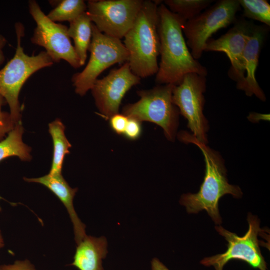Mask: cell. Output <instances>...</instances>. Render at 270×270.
Instances as JSON below:
<instances>
[{
	"instance_id": "6da1fadb",
	"label": "cell",
	"mask_w": 270,
	"mask_h": 270,
	"mask_svg": "<svg viewBox=\"0 0 270 270\" xmlns=\"http://www.w3.org/2000/svg\"><path fill=\"white\" fill-rule=\"evenodd\" d=\"M160 62L156 76L158 84L176 85L186 74L206 76L208 70L194 58L183 35L186 22L162 4L158 6Z\"/></svg>"
},
{
	"instance_id": "7a4b0ae2",
	"label": "cell",
	"mask_w": 270,
	"mask_h": 270,
	"mask_svg": "<svg viewBox=\"0 0 270 270\" xmlns=\"http://www.w3.org/2000/svg\"><path fill=\"white\" fill-rule=\"evenodd\" d=\"M178 139L186 144H192L201 150L205 162V174L200 190L196 194H182L180 203L184 206L188 213H198L204 210L214 222L222 223L218 210V201L225 194L240 198L242 195L240 188L228 183L224 158L219 152L198 141L192 134L182 131Z\"/></svg>"
},
{
	"instance_id": "3957f363",
	"label": "cell",
	"mask_w": 270,
	"mask_h": 270,
	"mask_svg": "<svg viewBox=\"0 0 270 270\" xmlns=\"http://www.w3.org/2000/svg\"><path fill=\"white\" fill-rule=\"evenodd\" d=\"M160 2L143 0L132 26L124 37L130 70L140 78L154 75L158 71L160 50L158 6Z\"/></svg>"
},
{
	"instance_id": "277c9868",
	"label": "cell",
	"mask_w": 270,
	"mask_h": 270,
	"mask_svg": "<svg viewBox=\"0 0 270 270\" xmlns=\"http://www.w3.org/2000/svg\"><path fill=\"white\" fill-rule=\"evenodd\" d=\"M17 45L13 58L0 70V95L8 104L10 115L15 124L21 122L22 108L18 100L20 90L26 80L38 70L54 64L45 51L28 56L21 46L24 28L20 22L15 24Z\"/></svg>"
},
{
	"instance_id": "5b68a950",
	"label": "cell",
	"mask_w": 270,
	"mask_h": 270,
	"mask_svg": "<svg viewBox=\"0 0 270 270\" xmlns=\"http://www.w3.org/2000/svg\"><path fill=\"white\" fill-rule=\"evenodd\" d=\"M174 84H160L148 90L137 92L140 99L122 108V114L140 122L154 123L164 130L166 138L174 141L180 112L172 100Z\"/></svg>"
},
{
	"instance_id": "8992f818",
	"label": "cell",
	"mask_w": 270,
	"mask_h": 270,
	"mask_svg": "<svg viewBox=\"0 0 270 270\" xmlns=\"http://www.w3.org/2000/svg\"><path fill=\"white\" fill-rule=\"evenodd\" d=\"M88 51L90 57L86 66L72 78L75 92L80 96L92 89L105 70L116 64L124 63L128 58V52L120 40L101 32L93 23Z\"/></svg>"
},
{
	"instance_id": "52a82bcc",
	"label": "cell",
	"mask_w": 270,
	"mask_h": 270,
	"mask_svg": "<svg viewBox=\"0 0 270 270\" xmlns=\"http://www.w3.org/2000/svg\"><path fill=\"white\" fill-rule=\"evenodd\" d=\"M240 8L238 0H218L185 22L182 32L194 59L202 57L207 41L214 33L234 22Z\"/></svg>"
},
{
	"instance_id": "ba28073f",
	"label": "cell",
	"mask_w": 270,
	"mask_h": 270,
	"mask_svg": "<svg viewBox=\"0 0 270 270\" xmlns=\"http://www.w3.org/2000/svg\"><path fill=\"white\" fill-rule=\"evenodd\" d=\"M248 230L244 235L238 236L222 226H216V230L228 242L226 250L220 254L206 257L201 260V264L213 266L215 270H222L224 265L232 260L244 261L254 268L267 270L266 263L262 256L258 236L262 230L260 220L249 214L248 216Z\"/></svg>"
},
{
	"instance_id": "9c48e42d",
	"label": "cell",
	"mask_w": 270,
	"mask_h": 270,
	"mask_svg": "<svg viewBox=\"0 0 270 270\" xmlns=\"http://www.w3.org/2000/svg\"><path fill=\"white\" fill-rule=\"evenodd\" d=\"M206 76L196 73L185 75L180 82L174 85L173 103L188 121V128L198 141L207 144L208 122L203 110L205 103Z\"/></svg>"
},
{
	"instance_id": "30bf717a",
	"label": "cell",
	"mask_w": 270,
	"mask_h": 270,
	"mask_svg": "<svg viewBox=\"0 0 270 270\" xmlns=\"http://www.w3.org/2000/svg\"><path fill=\"white\" fill-rule=\"evenodd\" d=\"M28 9L36 24L30 38L31 42L44 48L54 62H58L63 60L74 68L80 67L79 59L68 35V27L51 20L36 0L28 2Z\"/></svg>"
},
{
	"instance_id": "8fae6325",
	"label": "cell",
	"mask_w": 270,
	"mask_h": 270,
	"mask_svg": "<svg viewBox=\"0 0 270 270\" xmlns=\"http://www.w3.org/2000/svg\"><path fill=\"white\" fill-rule=\"evenodd\" d=\"M142 0H90L86 12L98 30L120 40L132 26Z\"/></svg>"
},
{
	"instance_id": "7c38bea8",
	"label": "cell",
	"mask_w": 270,
	"mask_h": 270,
	"mask_svg": "<svg viewBox=\"0 0 270 270\" xmlns=\"http://www.w3.org/2000/svg\"><path fill=\"white\" fill-rule=\"evenodd\" d=\"M140 79L132 72L126 62L96 81L90 90L96 104L104 118L108 119L118 113L124 96L133 86L140 84Z\"/></svg>"
},
{
	"instance_id": "4fadbf2b",
	"label": "cell",
	"mask_w": 270,
	"mask_h": 270,
	"mask_svg": "<svg viewBox=\"0 0 270 270\" xmlns=\"http://www.w3.org/2000/svg\"><path fill=\"white\" fill-rule=\"evenodd\" d=\"M254 26L244 18L236 19L228 31L217 39L210 38L205 46L204 51L226 54L231 63L228 74L236 82V86L240 84L245 76L244 54Z\"/></svg>"
},
{
	"instance_id": "5bb4252c",
	"label": "cell",
	"mask_w": 270,
	"mask_h": 270,
	"mask_svg": "<svg viewBox=\"0 0 270 270\" xmlns=\"http://www.w3.org/2000/svg\"><path fill=\"white\" fill-rule=\"evenodd\" d=\"M267 30L264 26H254L244 54L245 76L242 82L236 86L247 96L254 95L262 102L266 100V97L256 80V72Z\"/></svg>"
},
{
	"instance_id": "9a60e30c",
	"label": "cell",
	"mask_w": 270,
	"mask_h": 270,
	"mask_svg": "<svg viewBox=\"0 0 270 270\" xmlns=\"http://www.w3.org/2000/svg\"><path fill=\"white\" fill-rule=\"evenodd\" d=\"M28 182H37L43 184L51 190L62 202L67 210L74 226V240L78 244L86 236V226L76 214L73 206L74 198L78 188H72L66 181L62 174H50L37 178H24Z\"/></svg>"
},
{
	"instance_id": "2e32d148",
	"label": "cell",
	"mask_w": 270,
	"mask_h": 270,
	"mask_svg": "<svg viewBox=\"0 0 270 270\" xmlns=\"http://www.w3.org/2000/svg\"><path fill=\"white\" fill-rule=\"evenodd\" d=\"M70 264L79 270H104L102 262L108 253L104 236H86L78 244Z\"/></svg>"
},
{
	"instance_id": "e0dca14e",
	"label": "cell",
	"mask_w": 270,
	"mask_h": 270,
	"mask_svg": "<svg viewBox=\"0 0 270 270\" xmlns=\"http://www.w3.org/2000/svg\"><path fill=\"white\" fill-rule=\"evenodd\" d=\"M92 24L86 11L70 22L68 32L74 42V48L80 66L84 64L92 38Z\"/></svg>"
},
{
	"instance_id": "ac0fdd59",
	"label": "cell",
	"mask_w": 270,
	"mask_h": 270,
	"mask_svg": "<svg viewBox=\"0 0 270 270\" xmlns=\"http://www.w3.org/2000/svg\"><path fill=\"white\" fill-rule=\"evenodd\" d=\"M24 128L21 122L16 123L8 136L0 142V162L12 156H16L22 160L29 161L32 157L31 149L22 140ZM4 200L0 196V200ZM2 208L0 206V211Z\"/></svg>"
},
{
	"instance_id": "d6986e66",
	"label": "cell",
	"mask_w": 270,
	"mask_h": 270,
	"mask_svg": "<svg viewBox=\"0 0 270 270\" xmlns=\"http://www.w3.org/2000/svg\"><path fill=\"white\" fill-rule=\"evenodd\" d=\"M48 131L53 141V156L50 174H62L65 156L70 153L72 146L64 134L65 127L59 119H56L48 124Z\"/></svg>"
},
{
	"instance_id": "ffe728a7",
	"label": "cell",
	"mask_w": 270,
	"mask_h": 270,
	"mask_svg": "<svg viewBox=\"0 0 270 270\" xmlns=\"http://www.w3.org/2000/svg\"><path fill=\"white\" fill-rule=\"evenodd\" d=\"M213 2L212 0H166L164 3L170 12L186 22L200 14Z\"/></svg>"
},
{
	"instance_id": "44dd1931",
	"label": "cell",
	"mask_w": 270,
	"mask_h": 270,
	"mask_svg": "<svg viewBox=\"0 0 270 270\" xmlns=\"http://www.w3.org/2000/svg\"><path fill=\"white\" fill-rule=\"evenodd\" d=\"M87 10L86 4L82 0H63L46 16L54 22H70Z\"/></svg>"
},
{
	"instance_id": "7402d4cb",
	"label": "cell",
	"mask_w": 270,
	"mask_h": 270,
	"mask_svg": "<svg viewBox=\"0 0 270 270\" xmlns=\"http://www.w3.org/2000/svg\"><path fill=\"white\" fill-rule=\"evenodd\" d=\"M244 17L270 26V5L266 0H238Z\"/></svg>"
},
{
	"instance_id": "603a6c76",
	"label": "cell",
	"mask_w": 270,
	"mask_h": 270,
	"mask_svg": "<svg viewBox=\"0 0 270 270\" xmlns=\"http://www.w3.org/2000/svg\"><path fill=\"white\" fill-rule=\"evenodd\" d=\"M6 100L0 95V142L2 140L6 134H8L14 127L10 113L2 110V106Z\"/></svg>"
},
{
	"instance_id": "cb8c5ba5",
	"label": "cell",
	"mask_w": 270,
	"mask_h": 270,
	"mask_svg": "<svg viewBox=\"0 0 270 270\" xmlns=\"http://www.w3.org/2000/svg\"><path fill=\"white\" fill-rule=\"evenodd\" d=\"M128 118L124 114H116L110 118L111 128L118 134H124Z\"/></svg>"
},
{
	"instance_id": "d4e9b609",
	"label": "cell",
	"mask_w": 270,
	"mask_h": 270,
	"mask_svg": "<svg viewBox=\"0 0 270 270\" xmlns=\"http://www.w3.org/2000/svg\"><path fill=\"white\" fill-rule=\"evenodd\" d=\"M141 132L140 122L135 119L128 118L124 135L128 139L135 140L140 137Z\"/></svg>"
},
{
	"instance_id": "484cf974",
	"label": "cell",
	"mask_w": 270,
	"mask_h": 270,
	"mask_svg": "<svg viewBox=\"0 0 270 270\" xmlns=\"http://www.w3.org/2000/svg\"><path fill=\"white\" fill-rule=\"evenodd\" d=\"M0 270H36L31 262L26 259L16 260L12 264L0 265Z\"/></svg>"
},
{
	"instance_id": "4316f807",
	"label": "cell",
	"mask_w": 270,
	"mask_h": 270,
	"mask_svg": "<svg viewBox=\"0 0 270 270\" xmlns=\"http://www.w3.org/2000/svg\"><path fill=\"white\" fill-rule=\"evenodd\" d=\"M7 43L6 38L0 34V66L4 63L5 60V56L3 52V49Z\"/></svg>"
},
{
	"instance_id": "83f0119b",
	"label": "cell",
	"mask_w": 270,
	"mask_h": 270,
	"mask_svg": "<svg viewBox=\"0 0 270 270\" xmlns=\"http://www.w3.org/2000/svg\"><path fill=\"white\" fill-rule=\"evenodd\" d=\"M152 270H169L158 258H154L151 262Z\"/></svg>"
},
{
	"instance_id": "f1b7e54d",
	"label": "cell",
	"mask_w": 270,
	"mask_h": 270,
	"mask_svg": "<svg viewBox=\"0 0 270 270\" xmlns=\"http://www.w3.org/2000/svg\"><path fill=\"white\" fill-rule=\"evenodd\" d=\"M270 115L268 114H261L256 112H252L250 114L248 118L250 120L256 122V120H268Z\"/></svg>"
},
{
	"instance_id": "f546056e",
	"label": "cell",
	"mask_w": 270,
	"mask_h": 270,
	"mask_svg": "<svg viewBox=\"0 0 270 270\" xmlns=\"http://www.w3.org/2000/svg\"><path fill=\"white\" fill-rule=\"evenodd\" d=\"M4 240L2 234V232L0 230V249L4 247Z\"/></svg>"
}]
</instances>
